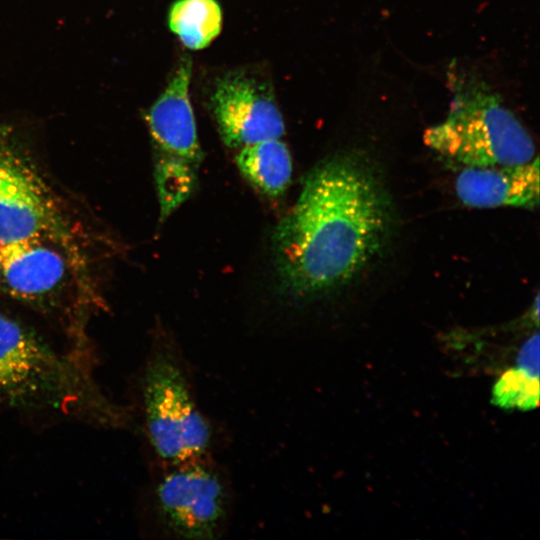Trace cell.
Returning <instances> with one entry per match:
<instances>
[{
	"label": "cell",
	"mask_w": 540,
	"mask_h": 540,
	"mask_svg": "<svg viewBox=\"0 0 540 540\" xmlns=\"http://www.w3.org/2000/svg\"><path fill=\"white\" fill-rule=\"evenodd\" d=\"M210 106L224 144L233 149L280 139L285 124L271 85L247 70H233L218 78Z\"/></svg>",
	"instance_id": "obj_8"
},
{
	"label": "cell",
	"mask_w": 540,
	"mask_h": 540,
	"mask_svg": "<svg viewBox=\"0 0 540 540\" xmlns=\"http://www.w3.org/2000/svg\"><path fill=\"white\" fill-rule=\"evenodd\" d=\"M0 405L31 414L84 416L123 427L125 409L107 400L76 356L58 353L0 313Z\"/></svg>",
	"instance_id": "obj_2"
},
{
	"label": "cell",
	"mask_w": 540,
	"mask_h": 540,
	"mask_svg": "<svg viewBox=\"0 0 540 540\" xmlns=\"http://www.w3.org/2000/svg\"><path fill=\"white\" fill-rule=\"evenodd\" d=\"M517 367L525 372L538 376L539 373V335L536 333L530 337L521 348L518 358Z\"/></svg>",
	"instance_id": "obj_14"
},
{
	"label": "cell",
	"mask_w": 540,
	"mask_h": 540,
	"mask_svg": "<svg viewBox=\"0 0 540 540\" xmlns=\"http://www.w3.org/2000/svg\"><path fill=\"white\" fill-rule=\"evenodd\" d=\"M37 238L49 242L85 271L89 235L22 145L0 123V244Z\"/></svg>",
	"instance_id": "obj_5"
},
{
	"label": "cell",
	"mask_w": 540,
	"mask_h": 540,
	"mask_svg": "<svg viewBox=\"0 0 540 540\" xmlns=\"http://www.w3.org/2000/svg\"><path fill=\"white\" fill-rule=\"evenodd\" d=\"M391 223L388 195L362 157L324 160L273 234L281 287L307 299L348 283L380 252Z\"/></svg>",
	"instance_id": "obj_1"
},
{
	"label": "cell",
	"mask_w": 540,
	"mask_h": 540,
	"mask_svg": "<svg viewBox=\"0 0 540 540\" xmlns=\"http://www.w3.org/2000/svg\"><path fill=\"white\" fill-rule=\"evenodd\" d=\"M492 402L504 409H534L539 403V377L518 367L508 369L493 387Z\"/></svg>",
	"instance_id": "obj_13"
},
{
	"label": "cell",
	"mask_w": 540,
	"mask_h": 540,
	"mask_svg": "<svg viewBox=\"0 0 540 540\" xmlns=\"http://www.w3.org/2000/svg\"><path fill=\"white\" fill-rule=\"evenodd\" d=\"M190 56L182 57L146 119L160 216L169 217L194 192L203 159L190 102Z\"/></svg>",
	"instance_id": "obj_7"
},
{
	"label": "cell",
	"mask_w": 540,
	"mask_h": 540,
	"mask_svg": "<svg viewBox=\"0 0 540 540\" xmlns=\"http://www.w3.org/2000/svg\"><path fill=\"white\" fill-rule=\"evenodd\" d=\"M168 24L184 46L203 49L221 32V7L216 0H177L169 11Z\"/></svg>",
	"instance_id": "obj_12"
},
{
	"label": "cell",
	"mask_w": 540,
	"mask_h": 540,
	"mask_svg": "<svg viewBox=\"0 0 540 540\" xmlns=\"http://www.w3.org/2000/svg\"><path fill=\"white\" fill-rule=\"evenodd\" d=\"M236 164L243 177L269 197L282 195L291 182V155L280 139L264 140L239 149Z\"/></svg>",
	"instance_id": "obj_11"
},
{
	"label": "cell",
	"mask_w": 540,
	"mask_h": 540,
	"mask_svg": "<svg viewBox=\"0 0 540 540\" xmlns=\"http://www.w3.org/2000/svg\"><path fill=\"white\" fill-rule=\"evenodd\" d=\"M455 192L472 208L534 210L540 195L539 158L522 164L463 167L455 179Z\"/></svg>",
	"instance_id": "obj_10"
},
{
	"label": "cell",
	"mask_w": 540,
	"mask_h": 540,
	"mask_svg": "<svg viewBox=\"0 0 540 540\" xmlns=\"http://www.w3.org/2000/svg\"><path fill=\"white\" fill-rule=\"evenodd\" d=\"M446 118L424 132L425 144L463 167L522 164L536 156L533 138L475 69L449 67Z\"/></svg>",
	"instance_id": "obj_4"
},
{
	"label": "cell",
	"mask_w": 540,
	"mask_h": 540,
	"mask_svg": "<svg viewBox=\"0 0 540 540\" xmlns=\"http://www.w3.org/2000/svg\"><path fill=\"white\" fill-rule=\"evenodd\" d=\"M0 282H1V272H0Z\"/></svg>",
	"instance_id": "obj_15"
},
{
	"label": "cell",
	"mask_w": 540,
	"mask_h": 540,
	"mask_svg": "<svg viewBox=\"0 0 540 540\" xmlns=\"http://www.w3.org/2000/svg\"><path fill=\"white\" fill-rule=\"evenodd\" d=\"M71 270L77 271L65 253L44 240L0 244L1 281L20 301L42 308L56 306Z\"/></svg>",
	"instance_id": "obj_9"
},
{
	"label": "cell",
	"mask_w": 540,
	"mask_h": 540,
	"mask_svg": "<svg viewBox=\"0 0 540 540\" xmlns=\"http://www.w3.org/2000/svg\"><path fill=\"white\" fill-rule=\"evenodd\" d=\"M139 403L155 469L214 458L217 430L199 406L184 354L166 334L156 336L145 358Z\"/></svg>",
	"instance_id": "obj_3"
},
{
	"label": "cell",
	"mask_w": 540,
	"mask_h": 540,
	"mask_svg": "<svg viewBox=\"0 0 540 540\" xmlns=\"http://www.w3.org/2000/svg\"><path fill=\"white\" fill-rule=\"evenodd\" d=\"M147 502L160 537L212 540L228 531L234 493L227 472L211 458L155 469Z\"/></svg>",
	"instance_id": "obj_6"
}]
</instances>
